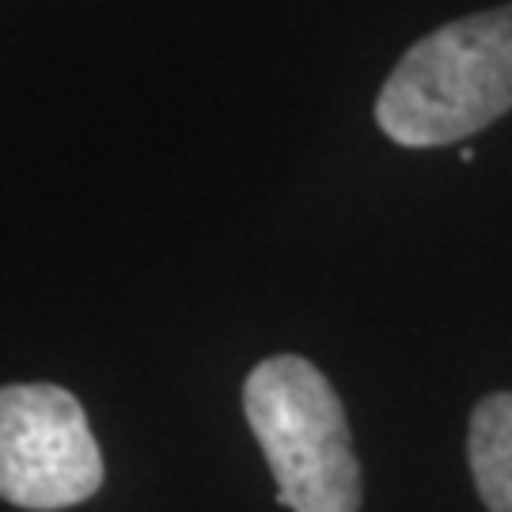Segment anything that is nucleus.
<instances>
[{"label": "nucleus", "mask_w": 512, "mask_h": 512, "mask_svg": "<svg viewBox=\"0 0 512 512\" xmlns=\"http://www.w3.org/2000/svg\"><path fill=\"white\" fill-rule=\"evenodd\" d=\"M512 110V4L456 19L410 46L376 99L395 145L463 141Z\"/></svg>", "instance_id": "nucleus-1"}, {"label": "nucleus", "mask_w": 512, "mask_h": 512, "mask_svg": "<svg viewBox=\"0 0 512 512\" xmlns=\"http://www.w3.org/2000/svg\"><path fill=\"white\" fill-rule=\"evenodd\" d=\"M243 414L293 512H361V463L338 391L319 368L277 353L251 368Z\"/></svg>", "instance_id": "nucleus-2"}, {"label": "nucleus", "mask_w": 512, "mask_h": 512, "mask_svg": "<svg viewBox=\"0 0 512 512\" xmlns=\"http://www.w3.org/2000/svg\"><path fill=\"white\" fill-rule=\"evenodd\" d=\"M103 486V452L84 406L57 384L0 387V501L31 512L84 505Z\"/></svg>", "instance_id": "nucleus-3"}, {"label": "nucleus", "mask_w": 512, "mask_h": 512, "mask_svg": "<svg viewBox=\"0 0 512 512\" xmlns=\"http://www.w3.org/2000/svg\"><path fill=\"white\" fill-rule=\"evenodd\" d=\"M467 459L490 512H512V391L486 395L471 414Z\"/></svg>", "instance_id": "nucleus-4"}]
</instances>
